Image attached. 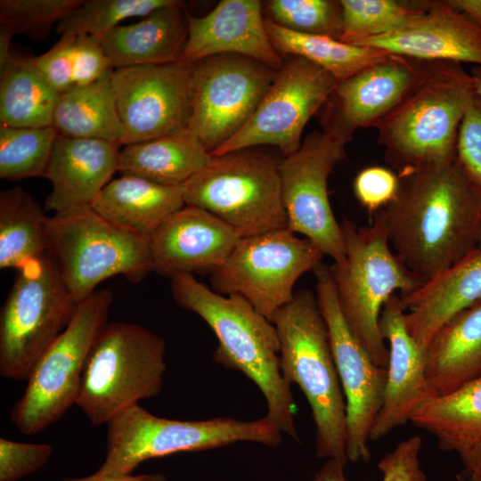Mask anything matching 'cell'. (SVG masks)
Here are the masks:
<instances>
[{"mask_svg": "<svg viewBox=\"0 0 481 481\" xmlns=\"http://www.w3.org/2000/svg\"><path fill=\"white\" fill-rule=\"evenodd\" d=\"M410 422L432 435L441 450L455 452L465 471L481 477V378L428 400Z\"/></svg>", "mask_w": 481, "mask_h": 481, "instance_id": "cell-26", "label": "cell"}, {"mask_svg": "<svg viewBox=\"0 0 481 481\" xmlns=\"http://www.w3.org/2000/svg\"><path fill=\"white\" fill-rule=\"evenodd\" d=\"M475 94L461 63L426 61L415 87L375 126L398 175L456 158L459 127Z\"/></svg>", "mask_w": 481, "mask_h": 481, "instance_id": "cell-3", "label": "cell"}, {"mask_svg": "<svg viewBox=\"0 0 481 481\" xmlns=\"http://www.w3.org/2000/svg\"><path fill=\"white\" fill-rule=\"evenodd\" d=\"M184 206L183 185L166 186L121 175L102 189L91 208L111 223L149 239L166 219Z\"/></svg>", "mask_w": 481, "mask_h": 481, "instance_id": "cell-28", "label": "cell"}, {"mask_svg": "<svg viewBox=\"0 0 481 481\" xmlns=\"http://www.w3.org/2000/svg\"><path fill=\"white\" fill-rule=\"evenodd\" d=\"M425 63L389 53L338 81L323 106L322 129L347 143L357 129L376 126L415 87Z\"/></svg>", "mask_w": 481, "mask_h": 481, "instance_id": "cell-18", "label": "cell"}, {"mask_svg": "<svg viewBox=\"0 0 481 481\" xmlns=\"http://www.w3.org/2000/svg\"><path fill=\"white\" fill-rule=\"evenodd\" d=\"M57 136L53 126L14 127L0 124V177L19 181L45 176Z\"/></svg>", "mask_w": 481, "mask_h": 481, "instance_id": "cell-35", "label": "cell"}, {"mask_svg": "<svg viewBox=\"0 0 481 481\" xmlns=\"http://www.w3.org/2000/svg\"><path fill=\"white\" fill-rule=\"evenodd\" d=\"M258 0H222L201 17L188 13V36L177 63L190 66L220 54L257 60L278 70L284 61L273 45Z\"/></svg>", "mask_w": 481, "mask_h": 481, "instance_id": "cell-19", "label": "cell"}, {"mask_svg": "<svg viewBox=\"0 0 481 481\" xmlns=\"http://www.w3.org/2000/svg\"><path fill=\"white\" fill-rule=\"evenodd\" d=\"M338 80L321 67L290 56L275 77L249 121L211 155L273 145L284 157L297 151L309 119L320 110Z\"/></svg>", "mask_w": 481, "mask_h": 481, "instance_id": "cell-15", "label": "cell"}, {"mask_svg": "<svg viewBox=\"0 0 481 481\" xmlns=\"http://www.w3.org/2000/svg\"><path fill=\"white\" fill-rule=\"evenodd\" d=\"M175 0H82L56 26L61 35L87 34L103 37L132 17L142 18L152 11L171 4Z\"/></svg>", "mask_w": 481, "mask_h": 481, "instance_id": "cell-36", "label": "cell"}, {"mask_svg": "<svg viewBox=\"0 0 481 481\" xmlns=\"http://www.w3.org/2000/svg\"><path fill=\"white\" fill-rule=\"evenodd\" d=\"M345 465L338 461L326 460L316 471L313 481H351L345 475Z\"/></svg>", "mask_w": 481, "mask_h": 481, "instance_id": "cell-46", "label": "cell"}, {"mask_svg": "<svg viewBox=\"0 0 481 481\" xmlns=\"http://www.w3.org/2000/svg\"><path fill=\"white\" fill-rule=\"evenodd\" d=\"M185 205L217 216L240 238L288 228L280 162L243 150L213 156L183 184Z\"/></svg>", "mask_w": 481, "mask_h": 481, "instance_id": "cell-9", "label": "cell"}, {"mask_svg": "<svg viewBox=\"0 0 481 481\" xmlns=\"http://www.w3.org/2000/svg\"><path fill=\"white\" fill-rule=\"evenodd\" d=\"M449 2L481 29V0H450Z\"/></svg>", "mask_w": 481, "mask_h": 481, "instance_id": "cell-47", "label": "cell"}, {"mask_svg": "<svg viewBox=\"0 0 481 481\" xmlns=\"http://www.w3.org/2000/svg\"><path fill=\"white\" fill-rule=\"evenodd\" d=\"M14 33L4 25H0V64L4 63L12 54L11 40Z\"/></svg>", "mask_w": 481, "mask_h": 481, "instance_id": "cell-48", "label": "cell"}, {"mask_svg": "<svg viewBox=\"0 0 481 481\" xmlns=\"http://www.w3.org/2000/svg\"><path fill=\"white\" fill-rule=\"evenodd\" d=\"M213 156L188 127L153 140L122 146L118 172L166 186H181Z\"/></svg>", "mask_w": 481, "mask_h": 481, "instance_id": "cell-29", "label": "cell"}, {"mask_svg": "<svg viewBox=\"0 0 481 481\" xmlns=\"http://www.w3.org/2000/svg\"><path fill=\"white\" fill-rule=\"evenodd\" d=\"M475 93L481 95V65H476L470 72Z\"/></svg>", "mask_w": 481, "mask_h": 481, "instance_id": "cell-49", "label": "cell"}, {"mask_svg": "<svg viewBox=\"0 0 481 481\" xmlns=\"http://www.w3.org/2000/svg\"><path fill=\"white\" fill-rule=\"evenodd\" d=\"M121 144L58 135L44 177L52 184L45 208L54 214L91 207L118 171Z\"/></svg>", "mask_w": 481, "mask_h": 481, "instance_id": "cell-23", "label": "cell"}, {"mask_svg": "<svg viewBox=\"0 0 481 481\" xmlns=\"http://www.w3.org/2000/svg\"><path fill=\"white\" fill-rule=\"evenodd\" d=\"M374 216L365 226L342 222L346 257L330 271L348 327L373 362L387 369L388 348L379 329L382 308L395 291L409 293L424 281L392 250L382 209Z\"/></svg>", "mask_w": 481, "mask_h": 481, "instance_id": "cell-5", "label": "cell"}, {"mask_svg": "<svg viewBox=\"0 0 481 481\" xmlns=\"http://www.w3.org/2000/svg\"><path fill=\"white\" fill-rule=\"evenodd\" d=\"M113 69L90 85L73 86L59 94L53 116L58 135L121 144L123 130L111 86Z\"/></svg>", "mask_w": 481, "mask_h": 481, "instance_id": "cell-30", "label": "cell"}, {"mask_svg": "<svg viewBox=\"0 0 481 481\" xmlns=\"http://www.w3.org/2000/svg\"><path fill=\"white\" fill-rule=\"evenodd\" d=\"M426 378L431 398L481 378V298L434 335L426 350Z\"/></svg>", "mask_w": 481, "mask_h": 481, "instance_id": "cell-27", "label": "cell"}, {"mask_svg": "<svg viewBox=\"0 0 481 481\" xmlns=\"http://www.w3.org/2000/svg\"><path fill=\"white\" fill-rule=\"evenodd\" d=\"M48 217L22 187L0 192V267L19 269L47 254Z\"/></svg>", "mask_w": 481, "mask_h": 481, "instance_id": "cell-32", "label": "cell"}, {"mask_svg": "<svg viewBox=\"0 0 481 481\" xmlns=\"http://www.w3.org/2000/svg\"><path fill=\"white\" fill-rule=\"evenodd\" d=\"M316 301L325 321L346 401L348 461L371 459L370 433L382 405L387 369L377 365L348 327L339 307L330 266L314 268Z\"/></svg>", "mask_w": 481, "mask_h": 481, "instance_id": "cell-16", "label": "cell"}, {"mask_svg": "<svg viewBox=\"0 0 481 481\" xmlns=\"http://www.w3.org/2000/svg\"><path fill=\"white\" fill-rule=\"evenodd\" d=\"M456 157L471 180L481 187V95L477 94L459 127Z\"/></svg>", "mask_w": 481, "mask_h": 481, "instance_id": "cell-41", "label": "cell"}, {"mask_svg": "<svg viewBox=\"0 0 481 481\" xmlns=\"http://www.w3.org/2000/svg\"><path fill=\"white\" fill-rule=\"evenodd\" d=\"M398 187V175L380 166L362 169L354 180L355 195L370 214L385 208L395 198Z\"/></svg>", "mask_w": 481, "mask_h": 481, "instance_id": "cell-40", "label": "cell"}, {"mask_svg": "<svg viewBox=\"0 0 481 481\" xmlns=\"http://www.w3.org/2000/svg\"><path fill=\"white\" fill-rule=\"evenodd\" d=\"M188 36V12L176 1L159 7L137 22L119 25L102 37L114 69L177 62Z\"/></svg>", "mask_w": 481, "mask_h": 481, "instance_id": "cell-25", "label": "cell"}, {"mask_svg": "<svg viewBox=\"0 0 481 481\" xmlns=\"http://www.w3.org/2000/svg\"><path fill=\"white\" fill-rule=\"evenodd\" d=\"M271 322L280 340L281 371L309 404L316 456L346 464V401L315 295L308 289L295 293Z\"/></svg>", "mask_w": 481, "mask_h": 481, "instance_id": "cell-4", "label": "cell"}, {"mask_svg": "<svg viewBox=\"0 0 481 481\" xmlns=\"http://www.w3.org/2000/svg\"><path fill=\"white\" fill-rule=\"evenodd\" d=\"M112 301V291L104 289L77 304L69 323L38 359L12 409L11 421L20 433L44 430L76 404L87 355L108 322Z\"/></svg>", "mask_w": 481, "mask_h": 481, "instance_id": "cell-11", "label": "cell"}, {"mask_svg": "<svg viewBox=\"0 0 481 481\" xmlns=\"http://www.w3.org/2000/svg\"><path fill=\"white\" fill-rule=\"evenodd\" d=\"M170 279L175 302L198 314L215 333L218 346L213 360L252 380L265 399V417L299 442L291 385L280 369V340L273 323L242 297L218 294L192 273Z\"/></svg>", "mask_w": 481, "mask_h": 481, "instance_id": "cell-2", "label": "cell"}, {"mask_svg": "<svg viewBox=\"0 0 481 481\" xmlns=\"http://www.w3.org/2000/svg\"><path fill=\"white\" fill-rule=\"evenodd\" d=\"M53 448L49 444L22 443L0 438V481H18L43 468Z\"/></svg>", "mask_w": 481, "mask_h": 481, "instance_id": "cell-39", "label": "cell"}, {"mask_svg": "<svg viewBox=\"0 0 481 481\" xmlns=\"http://www.w3.org/2000/svg\"><path fill=\"white\" fill-rule=\"evenodd\" d=\"M191 65L177 62L114 69L111 86L121 123L122 146L188 127Z\"/></svg>", "mask_w": 481, "mask_h": 481, "instance_id": "cell-17", "label": "cell"}, {"mask_svg": "<svg viewBox=\"0 0 481 481\" xmlns=\"http://www.w3.org/2000/svg\"><path fill=\"white\" fill-rule=\"evenodd\" d=\"M421 446V437L413 436L383 456L378 463L381 481H428L420 460Z\"/></svg>", "mask_w": 481, "mask_h": 481, "instance_id": "cell-43", "label": "cell"}, {"mask_svg": "<svg viewBox=\"0 0 481 481\" xmlns=\"http://www.w3.org/2000/svg\"><path fill=\"white\" fill-rule=\"evenodd\" d=\"M346 144L330 131H314L297 151L280 162L288 228L304 235L335 264L344 261L346 243L341 224L330 206L328 179L345 159Z\"/></svg>", "mask_w": 481, "mask_h": 481, "instance_id": "cell-14", "label": "cell"}, {"mask_svg": "<svg viewBox=\"0 0 481 481\" xmlns=\"http://www.w3.org/2000/svg\"><path fill=\"white\" fill-rule=\"evenodd\" d=\"M76 36L66 33L45 53L29 57V61L58 93L74 86L73 46Z\"/></svg>", "mask_w": 481, "mask_h": 481, "instance_id": "cell-42", "label": "cell"}, {"mask_svg": "<svg viewBox=\"0 0 481 481\" xmlns=\"http://www.w3.org/2000/svg\"><path fill=\"white\" fill-rule=\"evenodd\" d=\"M266 17L289 30L340 38L342 10L340 1L270 0L265 4Z\"/></svg>", "mask_w": 481, "mask_h": 481, "instance_id": "cell-37", "label": "cell"}, {"mask_svg": "<svg viewBox=\"0 0 481 481\" xmlns=\"http://www.w3.org/2000/svg\"><path fill=\"white\" fill-rule=\"evenodd\" d=\"M398 177L397 192L382 209L388 241L425 282L476 249L481 187L457 157Z\"/></svg>", "mask_w": 481, "mask_h": 481, "instance_id": "cell-1", "label": "cell"}, {"mask_svg": "<svg viewBox=\"0 0 481 481\" xmlns=\"http://www.w3.org/2000/svg\"><path fill=\"white\" fill-rule=\"evenodd\" d=\"M268 37L278 53L303 58L344 80L389 53L372 47L351 45L320 35L295 32L265 19Z\"/></svg>", "mask_w": 481, "mask_h": 481, "instance_id": "cell-33", "label": "cell"}, {"mask_svg": "<svg viewBox=\"0 0 481 481\" xmlns=\"http://www.w3.org/2000/svg\"><path fill=\"white\" fill-rule=\"evenodd\" d=\"M107 452L96 477L129 475L144 461L181 452L210 450L237 442L276 447L282 432L265 416L255 420L215 418L178 420L158 417L139 404L107 423Z\"/></svg>", "mask_w": 481, "mask_h": 481, "instance_id": "cell-7", "label": "cell"}, {"mask_svg": "<svg viewBox=\"0 0 481 481\" xmlns=\"http://www.w3.org/2000/svg\"><path fill=\"white\" fill-rule=\"evenodd\" d=\"M458 481H481V477L463 470L457 475Z\"/></svg>", "mask_w": 481, "mask_h": 481, "instance_id": "cell-50", "label": "cell"}, {"mask_svg": "<svg viewBox=\"0 0 481 481\" xmlns=\"http://www.w3.org/2000/svg\"><path fill=\"white\" fill-rule=\"evenodd\" d=\"M356 45L419 61L481 65V29L449 1H429L426 12L403 29Z\"/></svg>", "mask_w": 481, "mask_h": 481, "instance_id": "cell-22", "label": "cell"}, {"mask_svg": "<svg viewBox=\"0 0 481 481\" xmlns=\"http://www.w3.org/2000/svg\"><path fill=\"white\" fill-rule=\"evenodd\" d=\"M59 94L29 58L12 53L0 64V124L14 127L53 126Z\"/></svg>", "mask_w": 481, "mask_h": 481, "instance_id": "cell-31", "label": "cell"}, {"mask_svg": "<svg viewBox=\"0 0 481 481\" xmlns=\"http://www.w3.org/2000/svg\"><path fill=\"white\" fill-rule=\"evenodd\" d=\"M114 69L102 46V37L77 35L73 46L74 86H85Z\"/></svg>", "mask_w": 481, "mask_h": 481, "instance_id": "cell-44", "label": "cell"}, {"mask_svg": "<svg viewBox=\"0 0 481 481\" xmlns=\"http://www.w3.org/2000/svg\"><path fill=\"white\" fill-rule=\"evenodd\" d=\"M237 54H220L191 65L188 128L211 154L252 117L276 74Z\"/></svg>", "mask_w": 481, "mask_h": 481, "instance_id": "cell-13", "label": "cell"}, {"mask_svg": "<svg viewBox=\"0 0 481 481\" xmlns=\"http://www.w3.org/2000/svg\"><path fill=\"white\" fill-rule=\"evenodd\" d=\"M404 322L425 353L436 331L459 312L481 298V251L463 259L406 294H398Z\"/></svg>", "mask_w": 481, "mask_h": 481, "instance_id": "cell-24", "label": "cell"}, {"mask_svg": "<svg viewBox=\"0 0 481 481\" xmlns=\"http://www.w3.org/2000/svg\"><path fill=\"white\" fill-rule=\"evenodd\" d=\"M399 295L384 305L379 329L388 343L387 380L380 410L370 433L378 441L410 421L412 414L431 399L426 378V355L409 334Z\"/></svg>", "mask_w": 481, "mask_h": 481, "instance_id": "cell-21", "label": "cell"}, {"mask_svg": "<svg viewBox=\"0 0 481 481\" xmlns=\"http://www.w3.org/2000/svg\"><path fill=\"white\" fill-rule=\"evenodd\" d=\"M323 254L289 228L240 238L210 273L212 289L239 295L269 321L294 298V285L322 263Z\"/></svg>", "mask_w": 481, "mask_h": 481, "instance_id": "cell-12", "label": "cell"}, {"mask_svg": "<svg viewBox=\"0 0 481 481\" xmlns=\"http://www.w3.org/2000/svg\"><path fill=\"white\" fill-rule=\"evenodd\" d=\"M240 239L217 216L185 205L148 239L152 272L169 278L178 273H211L223 264Z\"/></svg>", "mask_w": 481, "mask_h": 481, "instance_id": "cell-20", "label": "cell"}, {"mask_svg": "<svg viewBox=\"0 0 481 481\" xmlns=\"http://www.w3.org/2000/svg\"><path fill=\"white\" fill-rule=\"evenodd\" d=\"M166 344L147 328L107 322L96 335L81 375L76 404L94 425L162 389Z\"/></svg>", "mask_w": 481, "mask_h": 481, "instance_id": "cell-6", "label": "cell"}, {"mask_svg": "<svg viewBox=\"0 0 481 481\" xmlns=\"http://www.w3.org/2000/svg\"><path fill=\"white\" fill-rule=\"evenodd\" d=\"M82 0H1L0 25L14 34L43 40Z\"/></svg>", "mask_w": 481, "mask_h": 481, "instance_id": "cell-38", "label": "cell"}, {"mask_svg": "<svg viewBox=\"0 0 481 481\" xmlns=\"http://www.w3.org/2000/svg\"><path fill=\"white\" fill-rule=\"evenodd\" d=\"M429 1L340 0L339 40L351 45L397 31L423 14Z\"/></svg>", "mask_w": 481, "mask_h": 481, "instance_id": "cell-34", "label": "cell"}, {"mask_svg": "<svg viewBox=\"0 0 481 481\" xmlns=\"http://www.w3.org/2000/svg\"><path fill=\"white\" fill-rule=\"evenodd\" d=\"M47 255L77 303L104 280L139 282L152 272L148 239L105 219L91 207L48 217Z\"/></svg>", "mask_w": 481, "mask_h": 481, "instance_id": "cell-8", "label": "cell"}, {"mask_svg": "<svg viewBox=\"0 0 481 481\" xmlns=\"http://www.w3.org/2000/svg\"><path fill=\"white\" fill-rule=\"evenodd\" d=\"M77 301L45 254L17 269L0 312V374L23 380L69 323Z\"/></svg>", "mask_w": 481, "mask_h": 481, "instance_id": "cell-10", "label": "cell"}, {"mask_svg": "<svg viewBox=\"0 0 481 481\" xmlns=\"http://www.w3.org/2000/svg\"><path fill=\"white\" fill-rule=\"evenodd\" d=\"M476 249L481 251V217H480L478 230H477Z\"/></svg>", "mask_w": 481, "mask_h": 481, "instance_id": "cell-51", "label": "cell"}, {"mask_svg": "<svg viewBox=\"0 0 481 481\" xmlns=\"http://www.w3.org/2000/svg\"><path fill=\"white\" fill-rule=\"evenodd\" d=\"M63 481H167V477L160 473L143 474L133 476L129 475H116L96 477L93 474L84 477H67Z\"/></svg>", "mask_w": 481, "mask_h": 481, "instance_id": "cell-45", "label": "cell"}]
</instances>
